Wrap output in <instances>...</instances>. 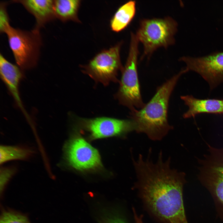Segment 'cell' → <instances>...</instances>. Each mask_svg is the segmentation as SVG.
Here are the masks:
<instances>
[{
  "label": "cell",
  "mask_w": 223,
  "mask_h": 223,
  "mask_svg": "<svg viewBox=\"0 0 223 223\" xmlns=\"http://www.w3.org/2000/svg\"><path fill=\"white\" fill-rule=\"evenodd\" d=\"M149 149L147 157L139 154L133 158L138 190L144 205L150 214L161 223H189L184 204L183 190L186 174L172 168L170 157L164 160L162 151L157 160L151 158Z\"/></svg>",
  "instance_id": "obj_1"
},
{
  "label": "cell",
  "mask_w": 223,
  "mask_h": 223,
  "mask_svg": "<svg viewBox=\"0 0 223 223\" xmlns=\"http://www.w3.org/2000/svg\"><path fill=\"white\" fill-rule=\"evenodd\" d=\"M185 73L181 70L158 87L154 96L142 108L130 111L129 118L134 124L137 133L146 134L151 140L160 141L173 129L168 120L169 100L179 78Z\"/></svg>",
  "instance_id": "obj_2"
},
{
  "label": "cell",
  "mask_w": 223,
  "mask_h": 223,
  "mask_svg": "<svg viewBox=\"0 0 223 223\" xmlns=\"http://www.w3.org/2000/svg\"><path fill=\"white\" fill-rule=\"evenodd\" d=\"M139 42L135 34L131 32L129 54L115 96L119 103L130 111L141 109L146 104L140 92L137 71Z\"/></svg>",
  "instance_id": "obj_3"
},
{
  "label": "cell",
  "mask_w": 223,
  "mask_h": 223,
  "mask_svg": "<svg viewBox=\"0 0 223 223\" xmlns=\"http://www.w3.org/2000/svg\"><path fill=\"white\" fill-rule=\"evenodd\" d=\"M178 24L173 18L144 19L141 20L136 36L143 47V53L141 59L148 58L158 48H167L173 45L177 30Z\"/></svg>",
  "instance_id": "obj_4"
},
{
  "label": "cell",
  "mask_w": 223,
  "mask_h": 223,
  "mask_svg": "<svg viewBox=\"0 0 223 223\" xmlns=\"http://www.w3.org/2000/svg\"><path fill=\"white\" fill-rule=\"evenodd\" d=\"M39 29L26 31L9 25L4 31L16 62L22 69L32 68L37 64L41 45Z\"/></svg>",
  "instance_id": "obj_5"
},
{
  "label": "cell",
  "mask_w": 223,
  "mask_h": 223,
  "mask_svg": "<svg viewBox=\"0 0 223 223\" xmlns=\"http://www.w3.org/2000/svg\"><path fill=\"white\" fill-rule=\"evenodd\" d=\"M122 43L120 42L108 49L101 51L87 64L81 65L82 72L104 85L118 82V72H122L124 68L120 55Z\"/></svg>",
  "instance_id": "obj_6"
},
{
  "label": "cell",
  "mask_w": 223,
  "mask_h": 223,
  "mask_svg": "<svg viewBox=\"0 0 223 223\" xmlns=\"http://www.w3.org/2000/svg\"><path fill=\"white\" fill-rule=\"evenodd\" d=\"M65 156L68 164L82 172H94L102 168L99 154L85 139L74 135L64 146Z\"/></svg>",
  "instance_id": "obj_7"
},
{
  "label": "cell",
  "mask_w": 223,
  "mask_h": 223,
  "mask_svg": "<svg viewBox=\"0 0 223 223\" xmlns=\"http://www.w3.org/2000/svg\"><path fill=\"white\" fill-rule=\"evenodd\" d=\"M198 177L211 195L217 215L223 221V150L214 154L206 161Z\"/></svg>",
  "instance_id": "obj_8"
},
{
  "label": "cell",
  "mask_w": 223,
  "mask_h": 223,
  "mask_svg": "<svg viewBox=\"0 0 223 223\" xmlns=\"http://www.w3.org/2000/svg\"><path fill=\"white\" fill-rule=\"evenodd\" d=\"M76 122L78 127L88 133L91 140L123 135L135 129L134 124L130 119L121 120L105 117H78L76 119Z\"/></svg>",
  "instance_id": "obj_9"
},
{
  "label": "cell",
  "mask_w": 223,
  "mask_h": 223,
  "mask_svg": "<svg viewBox=\"0 0 223 223\" xmlns=\"http://www.w3.org/2000/svg\"><path fill=\"white\" fill-rule=\"evenodd\" d=\"M179 60L186 64L188 72L192 71L200 74L212 88L223 81V51L201 56H184Z\"/></svg>",
  "instance_id": "obj_10"
},
{
  "label": "cell",
  "mask_w": 223,
  "mask_h": 223,
  "mask_svg": "<svg viewBox=\"0 0 223 223\" xmlns=\"http://www.w3.org/2000/svg\"><path fill=\"white\" fill-rule=\"evenodd\" d=\"M181 98L189 108L183 114L184 118L194 117L202 113L223 114V99H201L191 95L181 96Z\"/></svg>",
  "instance_id": "obj_11"
},
{
  "label": "cell",
  "mask_w": 223,
  "mask_h": 223,
  "mask_svg": "<svg viewBox=\"0 0 223 223\" xmlns=\"http://www.w3.org/2000/svg\"><path fill=\"white\" fill-rule=\"evenodd\" d=\"M0 73L1 77L18 105L23 110L19 91V85L22 77V72L20 68L8 61L1 54Z\"/></svg>",
  "instance_id": "obj_12"
},
{
  "label": "cell",
  "mask_w": 223,
  "mask_h": 223,
  "mask_svg": "<svg viewBox=\"0 0 223 223\" xmlns=\"http://www.w3.org/2000/svg\"><path fill=\"white\" fill-rule=\"evenodd\" d=\"M21 3L35 18L36 28H39L46 22L55 18L54 10V0H25L14 1Z\"/></svg>",
  "instance_id": "obj_13"
},
{
  "label": "cell",
  "mask_w": 223,
  "mask_h": 223,
  "mask_svg": "<svg viewBox=\"0 0 223 223\" xmlns=\"http://www.w3.org/2000/svg\"><path fill=\"white\" fill-rule=\"evenodd\" d=\"M136 11V2L130 1L120 7L110 21L112 30L120 32L125 28L133 19Z\"/></svg>",
  "instance_id": "obj_14"
},
{
  "label": "cell",
  "mask_w": 223,
  "mask_h": 223,
  "mask_svg": "<svg viewBox=\"0 0 223 223\" xmlns=\"http://www.w3.org/2000/svg\"><path fill=\"white\" fill-rule=\"evenodd\" d=\"M81 3L79 0H54L55 17L63 22L71 20L80 23L78 13Z\"/></svg>",
  "instance_id": "obj_15"
},
{
  "label": "cell",
  "mask_w": 223,
  "mask_h": 223,
  "mask_svg": "<svg viewBox=\"0 0 223 223\" xmlns=\"http://www.w3.org/2000/svg\"><path fill=\"white\" fill-rule=\"evenodd\" d=\"M0 163L14 160H23L28 158L31 151L24 148L12 146H1L0 147Z\"/></svg>",
  "instance_id": "obj_16"
},
{
  "label": "cell",
  "mask_w": 223,
  "mask_h": 223,
  "mask_svg": "<svg viewBox=\"0 0 223 223\" xmlns=\"http://www.w3.org/2000/svg\"><path fill=\"white\" fill-rule=\"evenodd\" d=\"M0 223H31L28 216L19 211L10 208H2Z\"/></svg>",
  "instance_id": "obj_17"
},
{
  "label": "cell",
  "mask_w": 223,
  "mask_h": 223,
  "mask_svg": "<svg viewBox=\"0 0 223 223\" xmlns=\"http://www.w3.org/2000/svg\"><path fill=\"white\" fill-rule=\"evenodd\" d=\"M98 223H127L116 209L103 208L97 217Z\"/></svg>",
  "instance_id": "obj_18"
},
{
  "label": "cell",
  "mask_w": 223,
  "mask_h": 223,
  "mask_svg": "<svg viewBox=\"0 0 223 223\" xmlns=\"http://www.w3.org/2000/svg\"><path fill=\"white\" fill-rule=\"evenodd\" d=\"M15 173L14 169L2 168L0 170V193H3L5 187L10 179Z\"/></svg>",
  "instance_id": "obj_19"
},
{
  "label": "cell",
  "mask_w": 223,
  "mask_h": 223,
  "mask_svg": "<svg viewBox=\"0 0 223 223\" xmlns=\"http://www.w3.org/2000/svg\"><path fill=\"white\" fill-rule=\"evenodd\" d=\"M5 4L2 3L0 8V31L4 33L7 28L10 25L9 19L5 7Z\"/></svg>",
  "instance_id": "obj_20"
},
{
  "label": "cell",
  "mask_w": 223,
  "mask_h": 223,
  "mask_svg": "<svg viewBox=\"0 0 223 223\" xmlns=\"http://www.w3.org/2000/svg\"><path fill=\"white\" fill-rule=\"evenodd\" d=\"M134 221L135 223H143L142 219L140 217L136 218Z\"/></svg>",
  "instance_id": "obj_21"
}]
</instances>
